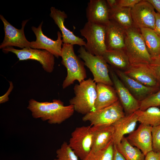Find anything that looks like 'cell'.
I'll list each match as a JSON object with an SVG mask.
<instances>
[{"mask_svg": "<svg viewBox=\"0 0 160 160\" xmlns=\"http://www.w3.org/2000/svg\"><path fill=\"white\" fill-rule=\"evenodd\" d=\"M27 108L33 118H40L50 124H61L71 117L75 111L73 105L65 106L59 99H54L51 102H40L31 99Z\"/></svg>", "mask_w": 160, "mask_h": 160, "instance_id": "6da1fadb", "label": "cell"}, {"mask_svg": "<svg viewBox=\"0 0 160 160\" xmlns=\"http://www.w3.org/2000/svg\"><path fill=\"white\" fill-rule=\"evenodd\" d=\"M97 83L91 78L84 80L73 87L75 96L70 100L75 111L84 115L95 111Z\"/></svg>", "mask_w": 160, "mask_h": 160, "instance_id": "7a4b0ae2", "label": "cell"}, {"mask_svg": "<svg viewBox=\"0 0 160 160\" xmlns=\"http://www.w3.org/2000/svg\"><path fill=\"white\" fill-rule=\"evenodd\" d=\"M61 57V63L67 71L62 85L63 89L73 84L75 81L79 83L85 80L87 75L84 63L75 53L73 45L63 43Z\"/></svg>", "mask_w": 160, "mask_h": 160, "instance_id": "3957f363", "label": "cell"}, {"mask_svg": "<svg viewBox=\"0 0 160 160\" xmlns=\"http://www.w3.org/2000/svg\"><path fill=\"white\" fill-rule=\"evenodd\" d=\"M124 50L131 65L149 64L151 61L152 58L139 29L133 27L125 30Z\"/></svg>", "mask_w": 160, "mask_h": 160, "instance_id": "277c9868", "label": "cell"}, {"mask_svg": "<svg viewBox=\"0 0 160 160\" xmlns=\"http://www.w3.org/2000/svg\"><path fill=\"white\" fill-rule=\"evenodd\" d=\"M80 32L87 40L84 47L86 51L94 55L103 56L107 50L105 26L87 22Z\"/></svg>", "mask_w": 160, "mask_h": 160, "instance_id": "5b68a950", "label": "cell"}, {"mask_svg": "<svg viewBox=\"0 0 160 160\" xmlns=\"http://www.w3.org/2000/svg\"><path fill=\"white\" fill-rule=\"evenodd\" d=\"M78 52V56L83 60L84 65L89 69L93 75V80L96 83L113 85L109 73V65L103 56L91 54L83 46L80 47Z\"/></svg>", "mask_w": 160, "mask_h": 160, "instance_id": "8992f818", "label": "cell"}, {"mask_svg": "<svg viewBox=\"0 0 160 160\" xmlns=\"http://www.w3.org/2000/svg\"><path fill=\"white\" fill-rule=\"evenodd\" d=\"M125 116L123 108L118 100L109 106L85 115L82 120L89 122L93 126L111 125Z\"/></svg>", "mask_w": 160, "mask_h": 160, "instance_id": "52a82bcc", "label": "cell"}, {"mask_svg": "<svg viewBox=\"0 0 160 160\" xmlns=\"http://www.w3.org/2000/svg\"><path fill=\"white\" fill-rule=\"evenodd\" d=\"M2 51L5 53L9 52L14 53L20 61L28 60L37 61L42 65L44 70L48 73H52L54 70L55 56L46 50H41L31 48L17 49L10 47L3 49Z\"/></svg>", "mask_w": 160, "mask_h": 160, "instance_id": "ba28073f", "label": "cell"}, {"mask_svg": "<svg viewBox=\"0 0 160 160\" xmlns=\"http://www.w3.org/2000/svg\"><path fill=\"white\" fill-rule=\"evenodd\" d=\"M93 135L91 126L76 127L71 134L68 145L81 160L91 151Z\"/></svg>", "mask_w": 160, "mask_h": 160, "instance_id": "9c48e42d", "label": "cell"}, {"mask_svg": "<svg viewBox=\"0 0 160 160\" xmlns=\"http://www.w3.org/2000/svg\"><path fill=\"white\" fill-rule=\"evenodd\" d=\"M0 18L4 24L5 36L3 42L0 45V48L3 49L8 47L15 46L21 49L30 48L31 42L25 37V26L28 20L23 21L21 29H17L12 25L2 15Z\"/></svg>", "mask_w": 160, "mask_h": 160, "instance_id": "30bf717a", "label": "cell"}, {"mask_svg": "<svg viewBox=\"0 0 160 160\" xmlns=\"http://www.w3.org/2000/svg\"><path fill=\"white\" fill-rule=\"evenodd\" d=\"M131 12L133 27L154 29L156 12L146 0H141L131 8Z\"/></svg>", "mask_w": 160, "mask_h": 160, "instance_id": "8fae6325", "label": "cell"}, {"mask_svg": "<svg viewBox=\"0 0 160 160\" xmlns=\"http://www.w3.org/2000/svg\"><path fill=\"white\" fill-rule=\"evenodd\" d=\"M109 70L113 85L125 115L131 114L139 110L140 102L132 95L109 65Z\"/></svg>", "mask_w": 160, "mask_h": 160, "instance_id": "7c38bea8", "label": "cell"}, {"mask_svg": "<svg viewBox=\"0 0 160 160\" xmlns=\"http://www.w3.org/2000/svg\"><path fill=\"white\" fill-rule=\"evenodd\" d=\"M42 22L38 27L33 26L32 31L36 37L35 41L31 42L30 48L37 49L46 50L53 54L55 57L58 58L61 56L63 40L61 33L59 31L57 32V37L56 40H53L48 38L43 33Z\"/></svg>", "mask_w": 160, "mask_h": 160, "instance_id": "4fadbf2b", "label": "cell"}, {"mask_svg": "<svg viewBox=\"0 0 160 160\" xmlns=\"http://www.w3.org/2000/svg\"><path fill=\"white\" fill-rule=\"evenodd\" d=\"M151 126L141 123L135 130L126 138L132 146L140 149L145 156L153 150Z\"/></svg>", "mask_w": 160, "mask_h": 160, "instance_id": "5bb4252c", "label": "cell"}, {"mask_svg": "<svg viewBox=\"0 0 160 160\" xmlns=\"http://www.w3.org/2000/svg\"><path fill=\"white\" fill-rule=\"evenodd\" d=\"M112 68L131 94L139 102L159 90V88L144 85L127 76L123 71Z\"/></svg>", "mask_w": 160, "mask_h": 160, "instance_id": "9a60e30c", "label": "cell"}, {"mask_svg": "<svg viewBox=\"0 0 160 160\" xmlns=\"http://www.w3.org/2000/svg\"><path fill=\"white\" fill-rule=\"evenodd\" d=\"M109 10L106 0H90L86 9L87 22L105 26L110 20Z\"/></svg>", "mask_w": 160, "mask_h": 160, "instance_id": "2e32d148", "label": "cell"}, {"mask_svg": "<svg viewBox=\"0 0 160 160\" xmlns=\"http://www.w3.org/2000/svg\"><path fill=\"white\" fill-rule=\"evenodd\" d=\"M50 9L49 15L61 31L63 43L84 47L86 42L83 39L75 35L65 26L64 24L65 19L67 17L65 12L53 7H51Z\"/></svg>", "mask_w": 160, "mask_h": 160, "instance_id": "e0dca14e", "label": "cell"}, {"mask_svg": "<svg viewBox=\"0 0 160 160\" xmlns=\"http://www.w3.org/2000/svg\"><path fill=\"white\" fill-rule=\"evenodd\" d=\"M130 77L147 86L159 88L160 86L148 64L131 65L124 71Z\"/></svg>", "mask_w": 160, "mask_h": 160, "instance_id": "ac0fdd59", "label": "cell"}, {"mask_svg": "<svg viewBox=\"0 0 160 160\" xmlns=\"http://www.w3.org/2000/svg\"><path fill=\"white\" fill-rule=\"evenodd\" d=\"M125 30L110 20L105 25V42L107 50H124Z\"/></svg>", "mask_w": 160, "mask_h": 160, "instance_id": "d6986e66", "label": "cell"}, {"mask_svg": "<svg viewBox=\"0 0 160 160\" xmlns=\"http://www.w3.org/2000/svg\"><path fill=\"white\" fill-rule=\"evenodd\" d=\"M137 121V116L134 112L125 115L113 124L112 125L114 129L113 138L114 144L118 145L124 135L129 134L134 131Z\"/></svg>", "mask_w": 160, "mask_h": 160, "instance_id": "ffe728a7", "label": "cell"}, {"mask_svg": "<svg viewBox=\"0 0 160 160\" xmlns=\"http://www.w3.org/2000/svg\"><path fill=\"white\" fill-rule=\"evenodd\" d=\"M97 97L95 103L96 110L109 106L119 100L114 87L101 83L96 84Z\"/></svg>", "mask_w": 160, "mask_h": 160, "instance_id": "44dd1931", "label": "cell"}, {"mask_svg": "<svg viewBox=\"0 0 160 160\" xmlns=\"http://www.w3.org/2000/svg\"><path fill=\"white\" fill-rule=\"evenodd\" d=\"M93 143L91 151L94 152L105 147L113 140L114 128L112 125L92 127Z\"/></svg>", "mask_w": 160, "mask_h": 160, "instance_id": "7402d4cb", "label": "cell"}, {"mask_svg": "<svg viewBox=\"0 0 160 160\" xmlns=\"http://www.w3.org/2000/svg\"><path fill=\"white\" fill-rule=\"evenodd\" d=\"M103 56L114 69L124 71L131 65L128 57L123 49L107 50Z\"/></svg>", "mask_w": 160, "mask_h": 160, "instance_id": "603a6c76", "label": "cell"}, {"mask_svg": "<svg viewBox=\"0 0 160 160\" xmlns=\"http://www.w3.org/2000/svg\"><path fill=\"white\" fill-rule=\"evenodd\" d=\"M147 49L151 58L160 55V36L153 29H140Z\"/></svg>", "mask_w": 160, "mask_h": 160, "instance_id": "cb8c5ba5", "label": "cell"}, {"mask_svg": "<svg viewBox=\"0 0 160 160\" xmlns=\"http://www.w3.org/2000/svg\"><path fill=\"white\" fill-rule=\"evenodd\" d=\"M131 8L116 7L109 10L110 19L125 30L133 27Z\"/></svg>", "mask_w": 160, "mask_h": 160, "instance_id": "d4e9b609", "label": "cell"}, {"mask_svg": "<svg viewBox=\"0 0 160 160\" xmlns=\"http://www.w3.org/2000/svg\"><path fill=\"white\" fill-rule=\"evenodd\" d=\"M138 121L152 127L160 125V109L157 107H151L144 111L138 110L135 112Z\"/></svg>", "mask_w": 160, "mask_h": 160, "instance_id": "484cf974", "label": "cell"}, {"mask_svg": "<svg viewBox=\"0 0 160 160\" xmlns=\"http://www.w3.org/2000/svg\"><path fill=\"white\" fill-rule=\"evenodd\" d=\"M116 146L125 160H145V155L140 149L131 145L124 136L119 144Z\"/></svg>", "mask_w": 160, "mask_h": 160, "instance_id": "4316f807", "label": "cell"}, {"mask_svg": "<svg viewBox=\"0 0 160 160\" xmlns=\"http://www.w3.org/2000/svg\"><path fill=\"white\" fill-rule=\"evenodd\" d=\"M114 143L112 140L104 148L94 152L91 151L82 160H113Z\"/></svg>", "mask_w": 160, "mask_h": 160, "instance_id": "83f0119b", "label": "cell"}, {"mask_svg": "<svg viewBox=\"0 0 160 160\" xmlns=\"http://www.w3.org/2000/svg\"><path fill=\"white\" fill-rule=\"evenodd\" d=\"M56 158L54 160H79V157L66 142H64L56 151Z\"/></svg>", "mask_w": 160, "mask_h": 160, "instance_id": "f1b7e54d", "label": "cell"}, {"mask_svg": "<svg viewBox=\"0 0 160 160\" xmlns=\"http://www.w3.org/2000/svg\"><path fill=\"white\" fill-rule=\"evenodd\" d=\"M160 106V90L140 102L139 110L144 111L151 107Z\"/></svg>", "mask_w": 160, "mask_h": 160, "instance_id": "f546056e", "label": "cell"}, {"mask_svg": "<svg viewBox=\"0 0 160 160\" xmlns=\"http://www.w3.org/2000/svg\"><path fill=\"white\" fill-rule=\"evenodd\" d=\"M151 134L152 151L160 153V125L152 127Z\"/></svg>", "mask_w": 160, "mask_h": 160, "instance_id": "4dcf8cb0", "label": "cell"}, {"mask_svg": "<svg viewBox=\"0 0 160 160\" xmlns=\"http://www.w3.org/2000/svg\"><path fill=\"white\" fill-rule=\"evenodd\" d=\"M148 64L160 86V56L152 58Z\"/></svg>", "mask_w": 160, "mask_h": 160, "instance_id": "1f68e13d", "label": "cell"}, {"mask_svg": "<svg viewBox=\"0 0 160 160\" xmlns=\"http://www.w3.org/2000/svg\"><path fill=\"white\" fill-rule=\"evenodd\" d=\"M141 0H118L117 7L132 8Z\"/></svg>", "mask_w": 160, "mask_h": 160, "instance_id": "d6a6232c", "label": "cell"}, {"mask_svg": "<svg viewBox=\"0 0 160 160\" xmlns=\"http://www.w3.org/2000/svg\"><path fill=\"white\" fill-rule=\"evenodd\" d=\"M145 160H160V153L152 151L145 156Z\"/></svg>", "mask_w": 160, "mask_h": 160, "instance_id": "836d02e7", "label": "cell"}, {"mask_svg": "<svg viewBox=\"0 0 160 160\" xmlns=\"http://www.w3.org/2000/svg\"><path fill=\"white\" fill-rule=\"evenodd\" d=\"M9 82L10 84V86L9 89L4 95L1 96L0 97V103L1 104L4 103L8 101L9 99L8 96L10 94L13 88V85L12 82Z\"/></svg>", "mask_w": 160, "mask_h": 160, "instance_id": "e575fe53", "label": "cell"}, {"mask_svg": "<svg viewBox=\"0 0 160 160\" xmlns=\"http://www.w3.org/2000/svg\"><path fill=\"white\" fill-rule=\"evenodd\" d=\"M154 30L160 36V14L157 12L155 15V28Z\"/></svg>", "mask_w": 160, "mask_h": 160, "instance_id": "d590c367", "label": "cell"}, {"mask_svg": "<svg viewBox=\"0 0 160 160\" xmlns=\"http://www.w3.org/2000/svg\"><path fill=\"white\" fill-rule=\"evenodd\" d=\"M160 14V0H146Z\"/></svg>", "mask_w": 160, "mask_h": 160, "instance_id": "8d00e7d4", "label": "cell"}, {"mask_svg": "<svg viewBox=\"0 0 160 160\" xmlns=\"http://www.w3.org/2000/svg\"><path fill=\"white\" fill-rule=\"evenodd\" d=\"M113 160H125L121 154L118 151L116 145L114 144Z\"/></svg>", "mask_w": 160, "mask_h": 160, "instance_id": "74e56055", "label": "cell"}, {"mask_svg": "<svg viewBox=\"0 0 160 160\" xmlns=\"http://www.w3.org/2000/svg\"><path fill=\"white\" fill-rule=\"evenodd\" d=\"M106 1L110 9H113L117 7L118 0H106Z\"/></svg>", "mask_w": 160, "mask_h": 160, "instance_id": "f35d334b", "label": "cell"}, {"mask_svg": "<svg viewBox=\"0 0 160 160\" xmlns=\"http://www.w3.org/2000/svg\"></svg>", "mask_w": 160, "mask_h": 160, "instance_id": "ab89813d", "label": "cell"}]
</instances>
